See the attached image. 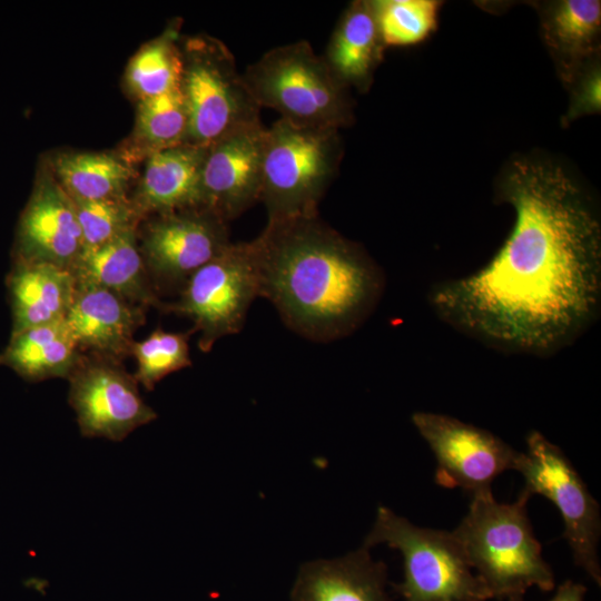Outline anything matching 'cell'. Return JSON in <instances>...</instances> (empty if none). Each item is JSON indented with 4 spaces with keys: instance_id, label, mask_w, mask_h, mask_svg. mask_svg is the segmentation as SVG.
<instances>
[{
    "instance_id": "6da1fadb",
    "label": "cell",
    "mask_w": 601,
    "mask_h": 601,
    "mask_svg": "<svg viewBox=\"0 0 601 601\" xmlns=\"http://www.w3.org/2000/svg\"><path fill=\"white\" fill-rule=\"evenodd\" d=\"M515 213L493 258L430 292L435 314L495 349L545 357L575 342L601 299V226L559 166L518 160L503 183Z\"/></svg>"
},
{
    "instance_id": "7a4b0ae2",
    "label": "cell",
    "mask_w": 601,
    "mask_h": 601,
    "mask_svg": "<svg viewBox=\"0 0 601 601\" xmlns=\"http://www.w3.org/2000/svg\"><path fill=\"white\" fill-rule=\"evenodd\" d=\"M252 243L259 296L307 338L326 342L349 334L381 297L378 267L318 215L268 221Z\"/></svg>"
},
{
    "instance_id": "3957f363",
    "label": "cell",
    "mask_w": 601,
    "mask_h": 601,
    "mask_svg": "<svg viewBox=\"0 0 601 601\" xmlns=\"http://www.w3.org/2000/svg\"><path fill=\"white\" fill-rule=\"evenodd\" d=\"M471 496L469 511L452 534L492 598L525 594L531 587L553 590V571L526 512L531 495L522 490L513 503L497 502L491 490Z\"/></svg>"
},
{
    "instance_id": "277c9868",
    "label": "cell",
    "mask_w": 601,
    "mask_h": 601,
    "mask_svg": "<svg viewBox=\"0 0 601 601\" xmlns=\"http://www.w3.org/2000/svg\"><path fill=\"white\" fill-rule=\"evenodd\" d=\"M242 78L260 109L292 124L338 130L352 120L348 88L306 40L272 48Z\"/></svg>"
},
{
    "instance_id": "5b68a950",
    "label": "cell",
    "mask_w": 601,
    "mask_h": 601,
    "mask_svg": "<svg viewBox=\"0 0 601 601\" xmlns=\"http://www.w3.org/2000/svg\"><path fill=\"white\" fill-rule=\"evenodd\" d=\"M341 158L337 129L303 127L282 118L266 128L259 200L268 221L318 215Z\"/></svg>"
},
{
    "instance_id": "8992f818",
    "label": "cell",
    "mask_w": 601,
    "mask_h": 601,
    "mask_svg": "<svg viewBox=\"0 0 601 601\" xmlns=\"http://www.w3.org/2000/svg\"><path fill=\"white\" fill-rule=\"evenodd\" d=\"M387 544L403 556L404 579L393 590L404 601H486L493 599L472 572L452 532L421 528L380 506L363 546Z\"/></svg>"
},
{
    "instance_id": "52a82bcc",
    "label": "cell",
    "mask_w": 601,
    "mask_h": 601,
    "mask_svg": "<svg viewBox=\"0 0 601 601\" xmlns=\"http://www.w3.org/2000/svg\"><path fill=\"white\" fill-rule=\"evenodd\" d=\"M180 52L179 89L188 116L187 144L206 148L229 131L260 120V108L221 41L190 38Z\"/></svg>"
},
{
    "instance_id": "ba28073f",
    "label": "cell",
    "mask_w": 601,
    "mask_h": 601,
    "mask_svg": "<svg viewBox=\"0 0 601 601\" xmlns=\"http://www.w3.org/2000/svg\"><path fill=\"white\" fill-rule=\"evenodd\" d=\"M258 296L253 243H230L187 279L176 303L164 308L193 321L191 332L199 333L198 347L207 353L219 338L242 329L247 311Z\"/></svg>"
},
{
    "instance_id": "9c48e42d",
    "label": "cell",
    "mask_w": 601,
    "mask_h": 601,
    "mask_svg": "<svg viewBox=\"0 0 601 601\" xmlns=\"http://www.w3.org/2000/svg\"><path fill=\"white\" fill-rule=\"evenodd\" d=\"M514 471L522 474L531 496L541 494L560 511L574 563L601 585L598 545L601 534L600 508L572 463L555 444L538 431L526 436Z\"/></svg>"
},
{
    "instance_id": "30bf717a",
    "label": "cell",
    "mask_w": 601,
    "mask_h": 601,
    "mask_svg": "<svg viewBox=\"0 0 601 601\" xmlns=\"http://www.w3.org/2000/svg\"><path fill=\"white\" fill-rule=\"evenodd\" d=\"M68 380V401L86 437L119 442L157 418L118 359L82 354Z\"/></svg>"
},
{
    "instance_id": "8fae6325",
    "label": "cell",
    "mask_w": 601,
    "mask_h": 601,
    "mask_svg": "<svg viewBox=\"0 0 601 601\" xmlns=\"http://www.w3.org/2000/svg\"><path fill=\"white\" fill-rule=\"evenodd\" d=\"M412 422L434 453L441 486L473 495L491 490L495 477L515 467L520 452L484 428L432 412H416Z\"/></svg>"
},
{
    "instance_id": "7c38bea8",
    "label": "cell",
    "mask_w": 601,
    "mask_h": 601,
    "mask_svg": "<svg viewBox=\"0 0 601 601\" xmlns=\"http://www.w3.org/2000/svg\"><path fill=\"white\" fill-rule=\"evenodd\" d=\"M227 221L206 207L156 215L141 235L140 253L149 277L180 287L229 244Z\"/></svg>"
},
{
    "instance_id": "4fadbf2b",
    "label": "cell",
    "mask_w": 601,
    "mask_h": 601,
    "mask_svg": "<svg viewBox=\"0 0 601 601\" xmlns=\"http://www.w3.org/2000/svg\"><path fill=\"white\" fill-rule=\"evenodd\" d=\"M265 131L260 120L255 121L206 147L201 171L204 207L225 221L259 200Z\"/></svg>"
},
{
    "instance_id": "5bb4252c",
    "label": "cell",
    "mask_w": 601,
    "mask_h": 601,
    "mask_svg": "<svg viewBox=\"0 0 601 601\" xmlns=\"http://www.w3.org/2000/svg\"><path fill=\"white\" fill-rule=\"evenodd\" d=\"M145 308L111 290L76 283L65 319L82 354L121 361L145 323Z\"/></svg>"
},
{
    "instance_id": "9a60e30c",
    "label": "cell",
    "mask_w": 601,
    "mask_h": 601,
    "mask_svg": "<svg viewBox=\"0 0 601 601\" xmlns=\"http://www.w3.org/2000/svg\"><path fill=\"white\" fill-rule=\"evenodd\" d=\"M22 259L70 269L82 250L72 199L53 179L41 183L21 220Z\"/></svg>"
},
{
    "instance_id": "2e32d148",
    "label": "cell",
    "mask_w": 601,
    "mask_h": 601,
    "mask_svg": "<svg viewBox=\"0 0 601 601\" xmlns=\"http://www.w3.org/2000/svg\"><path fill=\"white\" fill-rule=\"evenodd\" d=\"M370 549L331 560L304 563L290 590V601H392L387 568L375 561Z\"/></svg>"
},
{
    "instance_id": "e0dca14e",
    "label": "cell",
    "mask_w": 601,
    "mask_h": 601,
    "mask_svg": "<svg viewBox=\"0 0 601 601\" xmlns=\"http://www.w3.org/2000/svg\"><path fill=\"white\" fill-rule=\"evenodd\" d=\"M206 148L184 144L148 155L134 205L140 216L204 207Z\"/></svg>"
},
{
    "instance_id": "ac0fdd59",
    "label": "cell",
    "mask_w": 601,
    "mask_h": 601,
    "mask_svg": "<svg viewBox=\"0 0 601 601\" xmlns=\"http://www.w3.org/2000/svg\"><path fill=\"white\" fill-rule=\"evenodd\" d=\"M70 270L77 284L111 290L144 307H162L144 264L136 228L95 247H83Z\"/></svg>"
},
{
    "instance_id": "d6986e66",
    "label": "cell",
    "mask_w": 601,
    "mask_h": 601,
    "mask_svg": "<svg viewBox=\"0 0 601 601\" xmlns=\"http://www.w3.org/2000/svg\"><path fill=\"white\" fill-rule=\"evenodd\" d=\"M12 334L66 317L76 292L70 269L21 259L9 279Z\"/></svg>"
},
{
    "instance_id": "ffe728a7",
    "label": "cell",
    "mask_w": 601,
    "mask_h": 601,
    "mask_svg": "<svg viewBox=\"0 0 601 601\" xmlns=\"http://www.w3.org/2000/svg\"><path fill=\"white\" fill-rule=\"evenodd\" d=\"M383 47L372 1H354L341 16L323 58L343 85L364 89Z\"/></svg>"
},
{
    "instance_id": "44dd1931",
    "label": "cell",
    "mask_w": 601,
    "mask_h": 601,
    "mask_svg": "<svg viewBox=\"0 0 601 601\" xmlns=\"http://www.w3.org/2000/svg\"><path fill=\"white\" fill-rule=\"evenodd\" d=\"M82 353L66 323L59 319L12 334L0 362L28 381L68 378Z\"/></svg>"
},
{
    "instance_id": "7402d4cb",
    "label": "cell",
    "mask_w": 601,
    "mask_h": 601,
    "mask_svg": "<svg viewBox=\"0 0 601 601\" xmlns=\"http://www.w3.org/2000/svg\"><path fill=\"white\" fill-rule=\"evenodd\" d=\"M53 169L59 185L76 200L125 197L132 177L130 166L102 152H73L57 157Z\"/></svg>"
},
{
    "instance_id": "603a6c76",
    "label": "cell",
    "mask_w": 601,
    "mask_h": 601,
    "mask_svg": "<svg viewBox=\"0 0 601 601\" xmlns=\"http://www.w3.org/2000/svg\"><path fill=\"white\" fill-rule=\"evenodd\" d=\"M176 30H169L141 47L129 61L126 79L132 93L145 99L179 87L183 61L176 45Z\"/></svg>"
},
{
    "instance_id": "cb8c5ba5",
    "label": "cell",
    "mask_w": 601,
    "mask_h": 601,
    "mask_svg": "<svg viewBox=\"0 0 601 601\" xmlns=\"http://www.w3.org/2000/svg\"><path fill=\"white\" fill-rule=\"evenodd\" d=\"M135 129L147 156L187 144L188 116L179 87L140 99Z\"/></svg>"
},
{
    "instance_id": "d4e9b609",
    "label": "cell",
    "mask_w": 601,
    "mask_h": 601,
    "mask_svg": "<svg viewBox=\"0 0 601 601\" xmlns=\"http://www.w3.org/2000/svg\"><path fill=\"white\" fill-rule=\"evenodd\" d=\"M384 46H407L424 40L436 27L435 0L372 1Z\"/></svg>"
},
{
    "instance_id": "484cf974",
    "label": "cell",
    "mask_w": 601,
    "mask_h": 601,
    "mask_svg": "<svg viewBox=\"0 0 601 601\" xmlns=\"http://www.w3.org/2000/svg\"><path fill=\"white\" fill-rule=\"evenodd\" d=\"M600 22V1L565 0L553 8L545 23V33L554 49L579 56L591 49Z\"/></svg>"
},
{
    "instance_id": "4316f807",
    "label": "cell",
    "mask_w": 601,
    "mask_h": 601,
    "mask_svg": "<svg viewBox=\"0 0 601 601\" xmlns=\"http://www.w3.org/2000/svg\"><path fill=\"white\" fill-rule=\"evenodd\" d=\"M191 329L186 333L155 329L142 341L134 342L130 355L136 358L137 370L134 377L146 390L152 391L158 382L170 373L191 365L188 339Z\"/></svg>"
},
{
    "instance_id": "83f0119b",
    "label": "cell",
    "mask_w": 601,
    "mask_h": 601,
    "mask_svg": "<svg viewBox=\"0 0 601 601\" xmlns=\"http://www.w3.org/2000/svg\"><path fill=\"white\" fill-rule=\"evenodd\" d=\"M72 201L83 247L101 245L136 228L137 220L141 217L134 203L125 197Z\"/></svg>"
},
{
    "instance_id": "f1b7e54d",
    "label": "cell",
    "mask_w": 601,
    "mask_h": 601,
    "mask_svg": "<svg viewBox=\"0 0 601 601\" xmlns=\"http://www.w3.org/2000/svg\"><path fill=\"white\" fill-rule=\"evenodd\" d=\"M585 593L587 588L583 584L566 580L558 587L550 601H584Z\"/></svg>"
},
{
    "instance_id": "f546056e",
    "label": "cell",
    "mask_w": 601,
    "mask_h": 601,
    "mask_svg": "<svg viewBox=\"0 0 601 601\" xmlns=\"http://www.w3.org/2000/svg\"><path fill=\"white\" fill-rule=\"evenodd\" d=\"M524 594H512L506 598L508 601H523Z\"/></svg>"
}]
</instances>
